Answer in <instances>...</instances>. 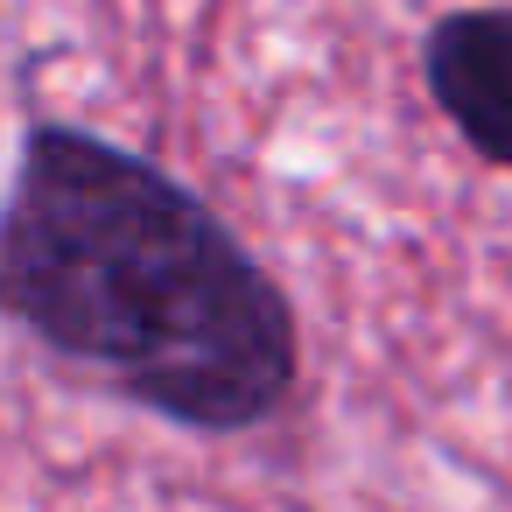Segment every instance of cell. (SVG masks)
<instances>
[{
  "mask_svg": "<svg viewBox=\"0 0 512 512\" xmlns=\"http://www.w3.org/2000/svg\"><path fill=\"white\" fill-rule=\"evenodd\" d=\"M0 323L190 435L267 428L302 386L295 309L253 246L162 162L64 120L22 134Z\"/></svg>",
  "mask_w": 512,
  "mask_h": 512,
  "instance_id": "cell-1",
  "label": "cell"
},
{
  "mask_svg": "<svg viewBox=\"0 0 512 512\" xmlns=\"http://www.w3.org/2000/svg\"><path fill=\"white\" fill-rule=\"evenodd\" d=\"M421 78L456 141L477 162L512 169V0L435 15L421 36Z\"/></svg>",
  "mask_w": 512,
  "mask_h": 512,
  "instance_id": "cell-2",
  "label": "cell"
}]
</instances>
